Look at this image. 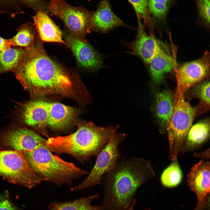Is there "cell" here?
<instances>
[{
	"label": "cell",
	"instance_id": "cell-1",
	"mask_svg": "<svg viewBox=\"0 0 210 210\" xmlns=\"http://www.w3.org/2000/svg\"><path fill=\"white\" fill-rule=\"evenodd\" d=\"M42 49L37 43L27 49L12 72L33 99L48 94L69 96L73 87L70 77Z\"/></svg>",
	"mask_w": 210,
	"mask_h": 210
},
{
	"label": "cell",
	"instance_id": "cell-2",
	"mask_svg": "<svg viewBox=\"0 0 210 210\" xmlns=\"http://www.w3.org/2000/svg\"><path fill=\"white\" fill-rule=\"evenodd\" d=\"M155 175L150 161L136 157L120 158L102 178L103 210H127L138 189Z\"/></svg>",
	"mask_w": 210,
	"mask_h": 210
},
{
	"label": "cell",
	"instance_id": "cell-3",
	"mask_svg": "<svg viewBox=\"0 0 210 210\" xmlns=\"http://www.w3.org/2000/svg\"><path fill=\"white\" fill-rule=\"evenodd\" d=\"M119 125L105 127L91 123L79 125L76 131L65 136L49 137L47 146L52 152L69 155L82 163L96 158L117 133Z\"/></svg>",
	"mask_w": 210,
	"mask_h": 210
},
{
	"label": "cell",
	"instance_id": "cell-4",
	"mask_svg": "<svg viewBox=\"0 0 210 210\" xmlns=\"http://www.w3.org/2000/svg\"><path fill=\"white\" fill-rule=\"evenodd\" d=\"M19 151L32 169L44 177L46 181L58 186L64 184L71 186L74 180L88 173L74 163L53 155L47 148Z\"/></svg>",
	"mask_w": 210,
	"mask_h": 210
},
{
	"label": "cell",
	"instance_id": "cell-5",
	"mask_svg": "<svg viewBox=\"0 0 210 210\" xmlns=\"http://www.w3.org/2000/svg\"><path fill=\"white\" fill-rule=\"evenodd\" d=\"M197 115V106H192L184 94L174 102L172 115L166 130L171 160L177 158L178 154L182 152L188 132Z\"/></svg>",
	"mask_w": 210,
	"mask_h": 210
},
{
	"label": "cell",
	"instance_id": "cell-6",
	"mask_svg": "<svg viewBox=\"0 0 210 210\" xmlns=\"http://www.w3.org/2000/svg\"><path fill=\"white\" fill-rule=\"evenodd\" d=\"M0 175L10 182L32 188L45 178L32 169L20 151L0 150Z\"/></svg>",
	"mask_w": 210,
	"mask_h": 210
},
{
	"label": "cell",
	"instance_id": "cell-7",
	"mask_svg": "<svg viewBox=\"0 0 210 210\" xmlns=\"http://www.w3.org/2000/svg\"><path fill=\"white\" fill-rule=\"evenodd\" d=\"M10 118L12 124L33 128L47 135L49 102L36 98L29 101L16 102Z\"/></svg>",
	"mask_w": 210,
	"mask_h": 210
},
{
	"label": "cell",
	"instance_id": "cell-8",
	"mask_svg": "<svg viewBox=\"0 0 210 210\" xmlns=\"http://www.w3.org/2000/svg\"><path fill=\"white\" fill-rule=\"evenodd\" d=\"M125 134L117 132L109 141L97 157L95 163L86 178L71 191L82 190L100 185L103 176L111 170L122 157L118 146L125 139Z\"/></svg>",
	"mask_w": 210,
	"mask_h": 210
},
{
	"label": "cell",
	"instance_id": "cell-9",
	"mask_svg": "<svg viewBox=\"0 0 210 210\" xmlns=\"http://www.w3.org/2000/svg\"><path fill=\"white\" fill-rule=\"evenodd\" d=\"M209 54L182 64L174 71L177 82L175 102L190 88L207 78L209 74Z\"/></svg>",
	"mask_w": 210,
	"mask_h": 210
},
{
	"label": "cell",
	"instance_id": "cell-10",
	"mask_svg": "<svg viewBox=\"0 0 210 210\" xmlns=\"http://www.w3.org/2000/svg\"><path fill=\"white\" fill-rule=\"evenodd\" d=\"M0 141L5 145L12 147L18 151L47 148V140L35 131L12 124L0 133Z\"/></svg>",
	"mask_w": 210,
	"mask_h": 210
},
{
	"label": "cell",
	"instance_id": "cell-11",
	"mask_svg": "<svg viewBox=\"0 0 210 210\" xmlns=\"http://www.w3.org/2000/svg\"><path fill=\"white\" fill-rule=\"evenodd\" d=\"M47 8L75 34L78 35L83 33L90 24L91 14L88 11L81 7L72 6L64 0H51Z\"/></svg>",
	"mask_w": 210,
	"mask_h": 210
},
{
	"label": "cell",
	"instance_id": "cell-12",
	"mask_svg": "<svg viewBox=\"0 0 210 210\" xmlns=\"http://www.w3.org/2000/svg\"><path fill=\"white\" fill-rule=\"evenodd\" d=\"M210 162L202 160L190 169L187 175L188 186L196 194L197 202L194 210H202L210 192Z\"/></svg>",
	"mask_w": 210,
	"mask_h": 210
},
{
	"label": "cell",
	"instance_id": "cell-13",
	"mask_svg": "<svg viewBox=\"0 0 210 210\" xmlns=\"http://www.w3.org/2000/svg\"><path fill=\"white\" fill-rule=\"evenodd\" d=\"M66 42L82 66L91 70L98 69L102 66L101 57L90 45L71 36L66 38Z\"/></svg>",
	"mask_w": 210,
	"mask_h": 210
},
{
	"label": "cell",
	"instance_id": "cell-14",
	"mask_svg": "<svg viewBox=\"0 0 210 210\" xmlns=\"http://www.w3.org/2000/svg\"><path fill=\"white\" fill-rule=\"evenodd\" d=\"M138 23L136 38L131 43V48L133 54L148 64L160 46L154 37L146 33L141 22L138 20Z\"/></svg>",
	"mask_w": 210,
	"mask_h": 210
},
{
	"label": "cell",
	"instance_id": "cell-15",
	"mask_svg": "<svg viewBox=\"0 0 210 210\" xmlns=\"http://www.w3.org/2000/svg\"><path fill=\"white\" fill-rule=\"evenodd\" d=\"M90 24L97 30L102 32L125 25L112 12L107 0L102 1L97 10L91 14Z\"/></svg>",
	"mask_w": 210,
	"mask_h": 210
},
{
	"label": "cell",
	"instance_id": "cell-16",
	"mask_svg": "<svg viewBox=\"0 0 210 210\" xmlns=\"http://www.w3.org/2000/svg\"><path fill=\"white\" fill-rule=\"evenodd\" d=\"M174 96L169 90H164L155 96V112L159 131L164 133L171 120L174 111Z\"/></svg>",
	"mask_w": 210,
	"mask_h": 210
},
{
	"label": "cell",
	"instance_id": "cell-17",
	"mask_svg": "<svg viewBox=\"0 0 210 210\" xmlns=\"http://www.w3.org/2000/svg\"><path fill=\"white\" fill-rule=\"evenodd\" d=\"M33 18L42 41L65 43L62 38V32L46 12L37 11Z\"/></svg>",
	"mask_w": 210,
	"mask_h": 210
},
{
	"label": "cell",
	"instance_id": "cell-18",
	"mask_svg": "<svg viewBox=\"0 0 210 210\" xmlns=\"http://www.w3.org/2000/svg\"><path fill=\"white\" fill-rule=\"evenodd\" d=\"M148 64L152 79L157 83L162 82L166 74L176 68L173 57L160 46Z\"/></svg>",
	"mask_w": 210,
	"mask_h": 210
},
{
	"label": "cell",
	"instance_id": "cell-19",
	"mask_svg": "<svg viewBox=\"0 0 210 210\" xmlns=\"http://www.w3.org/2000/svg\"><path fill=\"white\" fill-rule=\"evenodd\" d=\"M74 115L73 108L60 103H49L48 126L55 131L65 129L70 125Z\"/></svg>",
	"mask_w": 210,
	"mask_h": 210
},
{
	"label": "cell",
	"instance_id": "cell-20",
	"mask_svg": "<svg viewBox=\"0 0 210 210\" xmlns=\"http://www.w3.org/2000/svg\"><path fill=\"white\" fill-rule=\"evenodd\" d=\"M210 131L209 122L207 119L192 126L187 134L182 152L193 151L205 143L209 138Z\"/></svg>",
	"mask_w": 210,
	"mask_h": 210
},
{
	"label": "cell",
	"instance_id": "cell-21",
	"mask_svg": "<svg viewBox=\"0 0 210 210\" xmlns=\"http://www.w3.org/2000/svg\"><path fill=\"white\" fill-rule=\"evenodd\" d=\"M99 197L98 193L81 197L72 201L51 202L48 206V210H103L101 205H93L91 202Z\"/></svg>",
	"mask_w": 210,
	"mask_h": 210
},
{
	"label": "cell",
	"instance_id": "cell-22",
	"mask_svg": "<svg viewBox=\"0 0 210 210\" xmlns=\"http://www.w3.org/2000/svg\"><path fill=\"white\" fill-rule=\"evenodd\" d=\"M27 49L15 48L0 50V75L12 71L18 65Z\"/></svg>",
	"mask_w": 210,
	"mask_h": 210
},
{
	"label": "cell",
	"instance_id": "cell-23",
	"mask_svg": "<svg viewBox=\"0 0 210 210\" xmlns=\"http://www.w3.org/2000/svg\"><path fill=\"white\" fill-rule=\"evenodd\" d=\"M17 34L8 39L10 46L24 47L28 49L34 45V32L31 24H23L17 29Z\"/></svg>",
	"mask_w": 210,
	"mask_h": 210
},
{
	"label": "cell",
	"instance_id": "cell-24",
	"mask_svg": "<svg viewBox=\"0 0 210 210\" xmlns=\"http://www.w3.org/2000/svg\"><path fill=\"white\" fill-rule=\"evenodd\" d=\"M183 174L177 158L172 160L171 164L163 172L161 177L162 184L167 188L176 187L181 182Z\"/></svg>",
	"mask_w": 210,
	"mask_h": 210
},
{
	"label": "cell",
	"instance_id": "cell-25",
	"mask_svg": "<svg viewBox=\"0 0 210 210\" xmlns=\"http://www.w3.org/2000/svg\"><path fill=\"white\" fill-rule=\"evenodd\" d=\"M210 85V81H206L198 85L194 88L195 96L200 102L197 106L198 114L209 109Z\"/></svg>",
	"mask_w": 210,
	"mask_h": 210
},
{
	"label": "cell",
	"instance_id": "cell-26",
	"mask_svg": "<svg viewBox=\"0 0 210 210\" xmlns=\"http://www.w3.org/2000/svg\"><path fill=\"white\" fill-rule=\"evenodd\" d=\"M151 16L155 20H164L172 0H148Z\"/></svg>",
	"mask_w": 210,
	"mask_h": 210
},
{
	"label": "cell",
	"instance_id": "cell-27",
	"mask_svg": "<svg viewBox=\"0 0 210 210\" xmlns=\"http://www.w3.org/2000/svg\"><path fill=\"white\" fill-rule=\"evenodd\" d=\"M134 8L138 20H143L144 24L150 23L151 20L148 0H128Z\"/></svg>",
	"mask_w": 210,
	"mask_h": 210
},
{
	"label": "cell",
	"instance_id": "cell-28",
	"mask_svg": "<svg viewBox=\"0 0 210 210\" xmlns=\"http://www.w3.org/2000/svg\"><path fill=\"white\" fill-rule=\"evenodd\" d=\"M0 13L8 14L12 17L19 14L24 13L19 0H0Z\"/></svg>",
	"mask_w": 210,
	"mask_h": 210
},
{
	"label": "cell",
	"instance_id": "cell-29",
	"mask_svg": "<svg viewBox=\"0 0 210 210\" xmlns=\"http://www.w3.org/2000/svg\"><path fill=\"white\" fill-rule=\"evenodd\" d=\"M199 14L207 23L210 22V0H196Z\"/></svg>",
	"mask_w": 210,
	"mask_h": 210
},
{
	"label": "cell",
	"instance_id": "cell-30",
	"mask_svg": "<svg viewBox=\"0 0 210 210\" xmlns=\"http://www.w3.org/2000/svg\"><path fill=\"white\" fill-rule=\"evenodd\" d=\"M0 210H18L10 200L7 193L0 194Z\"/></svg>",
	"mask_w": 210,
	"mask_h": 210
},
{
	"label": "cell",
	"instance_id": "cell-31",
	"mask_svg": "<svg viewBox=\"0 0 210 210\" xmlns=\"http://www.w3.org/2000/svg\"><path fill=\"white\" fill-rule=\"evenodd\" d=\"M24 4L33 9L38 11H43V0H20Z\"/></svg>",
	"mask_w": 210,
	"mask_h": 210
},
{
	"label": "cell",
	"instance_id": "cell-32",
	"mask_svg": "<svg viewBox=\"0 0 210 210\" xmlns=\"http://www.w3.org/2000/svg\"><path fill=\"white\" fill-rule=\"evenodd\" d=\"M11 48L8 39H5L0 36V50H6Z\"/></svg>",
	"mask_w": 210,
	"mask_h": 210
},
{
	"label": "cell",
	"instance_id": "cell-33",
	"mask_svg": "<svg viewBox=\"0 0 210 210\" xmlns=\"http://www.w3.org/2000/svg\"><path fill=\"white\" fill-rule=\"evenodd\" d=\"M194 156L195 157L200 158L202 160L206 159L209 160V149L206 150L203 152L201 153H195L194 154Z\"/></svg>",
	"mask_w": 210,
	"mask_h": 210
},
{
	"label": "cell",
	"instance_id": "cell-34",
	"mask_svg": "<svg viewBox=\"0 0 210 210\" xmlns=\"http://www.w3.org/2000/svg\"><path fill=\"white\" fill-rule=\"evenodd\" d=\"M136 200L135 199L133 201V202H132V204L131 205L130 207L128 208L127 210H134V207L135 206V205L136 204Z\"/></svg>",
	"mask_w": 210,
	"mask_h": 210
}]
</instances>
